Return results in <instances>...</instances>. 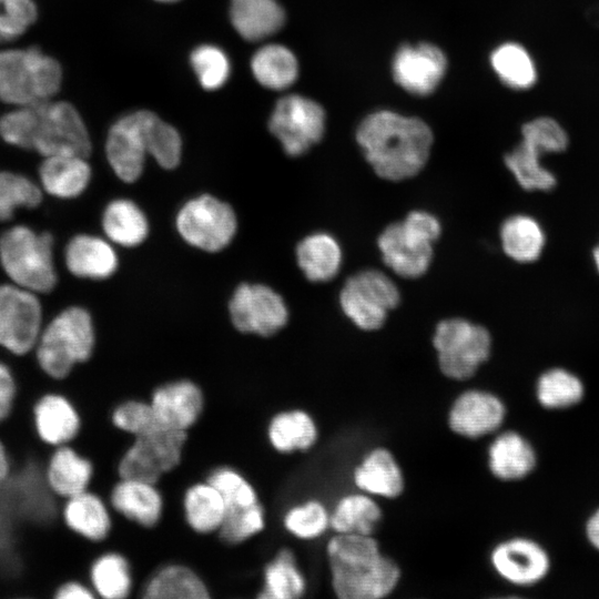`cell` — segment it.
I'll return each instance as SVG.
<instances>
[{
	"mask_svg": "<svg viewBox=\"0 0 599 599\" xmlns=\"http://www.w3.org/2000/svg\"><path fill=\"white\" fill-rule=\"evenodd\" d=\"M356 140L379 177L402 181L415 176L426 165L433 133L418 118L377 111L362 121Z\"/></svg>",
	"mask_w": 599,
	"mask_h": 599,
	"instance_id": "6da1fadb",
	"label": "cell"
},
{
	"mask_svg": "<svg viewBox=\"0 0 599 599\" xmlns=\"http://www.w3.org/2000/svg\"><path fill=\"white\" fill-rule=\"evenodd\" d=\"M0 136L9 144L43 156H89L91 140L78 110L67 101L48 100L17 106L0 118Z\"/></svg>",
	"mask_w": 599,
	"mask_h": 599,
	"instance_id": "7a4b0ae2",
	"label": "cell"
},
{
	"mask_svg": "<svg viewBox=\"0 0 599 599\" xmlns=\"http://www.w3.org/2000/svg\"><path fill=\"white\" fill-rule=\"evenodd\" d=\"M326 554L332 588L339 599H382L399 582V567L380 551L372 535L336 534Z\"/></svg>",
	"mask_w": 599,
	"mask_h": 599,
	"instance_id": "3957f363",
	"label": "cell"
},
{
	"mask_svg": "<svg viewBox=\"0 0 599 599\" xmlns=\"http://www.w3.org/2000/svg\"><path fill=\"white\" fill-rule=\"evenodd\" d=\"M95 333L90 313L71 306L41 331L34 347L41 370L52 379L67 378L75 365L87 362L94 349Z\"/></svg>",
	"mask_w": 599,
	"mask_h": 599,
	"instance_id": "277c9868",
	"label": "cell"
},
{
	"mask_svg": "<svg viewBox=\"0 0 599 599\" xmlns=\"http://www.w3.org/2000/svg\"><path fill=\"white\" fill-rule=\"evenodd\" d=\"M62 83V69L39 48L0 50V100L28 106L52 100Z\"/></svg>",
	"mask_w": 599,
	"mask_h": 599,
	"instance_id": "5b68a950",
	"label": "cell"
},
{
	"mask_svg": "<svg viewBox=\"0 0 599 599\" xmlns=\"http://www.w3.org/2000/svg\"><path fill=\"white\" fill-rule=\"evenodd\" d=\"M441 233L439 220L415 210L402 222L387 225L377 240L382 258L393 272L405 278L424 275L433 260V244Z\"/></svg>",
	"mask_w": 599,
	"mask_h": 599,
	"instance_id": "8992f818",
	"label": "cell"
},
{
	"mask_svg": "<svg viewBox=\"0 0 599 599\" xmlns=\"http://www.w3.org/2000/svg\"><path fill=\"white\" fill-rule=\"evenodd\" d=\"M53 237L17 225L0 236V263L11 281L35 294L49 293L57 284Z\"/></svg>",
	"mask_w": 599,
	"mask_h": 599,
	"instance_id": "52a82bcc",
	"label": "cell"
},
{
	"mask_svg": "<svg viewBox=\"0 0 599 599\" xmlns=\"http://www.w3.org/2000/svg\"><path fill=\"white\" fill-rule=\"evenodd\" d=\"M433 345L440 372L448 378L466 380L489 358L491 336L479 324L451 317L437 324Z\"/></svg>",
	"mask_w": 599,
	"mask_h": 599,
	"instance_id": "ba28073f",
	"label": "cell"
},
{
	"mask_svg": "<svg viewBox=\"0 0 599 599\" xmlns=\"http://www.w3.org/2000/svg\"><path fill=\"white\" fill-rule=\"evenodd\" d=\"M400 293L397 285L378 270H363L346 280L339 305L354 325L363 331L380 328L390 311L398 306Z\"/></svg>",
	"mask_w": 599,
	"mask_h": 599,
	"instance_id": "9c48e42d",
	"label": "cell"
},
{
	"mask_svg": "<svg viewBox=\"0 0 599 599\" xmlns=\"http://www.w3.org/2000/svg\"><path fill=\"white\" fill-rule=\"evenodd\" d=\"M175 225L187 244L205 252H219L234 238L237 220L226 202L202 194L183 204L176 214Z\"/></svg>",
	"mask_w": 599,
	"mask_h": 599,
	"instance_id": "30bf717a",
	"label": "cell"
},
{
	"mask_svg": "<svg viewBox=\"0 0 599 599\" xmlns=\"http://www.w3.org/2000/svg\"><path fill=\"white\" fill-rule=\"evenodd\" d=\"M133 438L119 461V476L156 484L180 464L187 434L160 427Z\"/></svg>",
	"mask_w": 599,
	"mask_h": 599,
	"instance_id": "8fae6325",
	"label": "cell"
},
{
	"mask_svg": "<svg viewBox=\"0 0 599 599\" xmlns=\"http://www.w3.org/2000/svg\"><path fill=\"white\" fill-rule=\"evenodd\" d=\"M268 129L287 155L300 156L322 140L325 111L316 101L306 97L285 95L276 102Z\"/></svg>",
	"mask_w": 599,
	"mask_h": 599,
	"instance_id": "7c38bea8",
	"label": "cell"
},
{
	"mask_svg": "<svg viewBox=\"0 0 599 599\" xmlns=\"http://www.w3.org/2000/svg\"><path fill=\"white\" fill-rule=\"evenodd\" d=\"M42 309L35 293L16 284L0 285V346L17 356L34 349Z\"/></svg>",
	"mask_w": 599,
	"mask_h": 599,
	"instance_id": "4fadbf2b",
	"label": "cell"
},
{
	"mask_svg": "<svg viewBox=\"0 0 599 599\" xmlns=\"http://www.w3.org/2000/svg\"><path fill=\"white\" fill-rule=\"evenodd\" d=\"M229 312L237 331L263 337L276 334L288 321L285 301L264 284L238 285L230 300Z\"/></svg>",
	"mask_w": 599,
	"mask_h": 599,
	"instance_id": "5bb4252c",
	"label": "cell"
},
{
	"mask_svg": "<svg viewBox=\"0 0 599 599\" xmlns=\"http://www.w3.org/2000/svg\"><path fill=\"white\" fill-rule=\"evenodd\" d=\"M148 110H136L119 118L109 129L105 154L114 174L126 183L136 181L148 153L145 122Z\"/></svg>",
	"mask_w": 599,
	"mask_h": 599,
	"instance_id": "9a60e30c",
	"label": "cell"
},
{
	"mask_svg": "<svg viewBox=\"0 0 599 599\" xmlns=\"http://www.w3.org/2000/svg\"><path fill=\"white\" fill-rule=\"evenodd\" d=\"M444 52L430 43L404 44L394 55L392 71L395 82L414 95H428L445 75Z\"/></svg>",
	"mask_w": 599,
	"mask_h": 599,
	"instance_id": "2e32d148",
	"label": "cell"
},
{
	"mask_svg": "<svg viewBox=\"0 0 599 599\" xmlns=\"http://www.w3.org/2000/svg\"><path fill=\"white\" fill-rule=\"evenodd\" d=\"M494 570L516 586H530L542 580L549 571L547 551L536 541L516 537L499 542L490 554Z\"/></svg>",
	"mask_w": 599,
	"mask_h": 599,
	"instance_id": "e0dca14e",
	"label": "cell"
},
{
	"mask_svg": "<svg viewBox=\"0 0 599 599\" xmlns=\"http://www.w3.org/2000/svg\"><path fill=\"white\" fill-rule=\"evenodd\" d=\"M505 415V405L495 394L470 389L454 400L448 414V425L457 435L479 438L496 432Z\"/></svg>",
	"mask_w": 599,
	"mask_h": 599,
	"instance_id": "ac0fdd59",
	"label": "cell"
},
{
	"mask_svg": "<svg viewBox=\"0 0 599 599\" xmlns=\"http://www.w3.org/2000/svg\"><path fill=\"white\" fill-rule=\"evenodd\" d=\"M150 404L161 426L187 432L202 414L204 398L195 383L179 379L156 387Z\"/></svg>",
	"mask_w": 599,
	"mask_h": 599,
	"instance_id": "d6986e66",
	"label": "cell"
},
{
	"mask_svg": "<svg viewBox=\"0 0 599 599\" xmlns=\"http://www.w3.org/2000/svg\"><path fill=\"white\" fill-rule=\"evenodd\" d=\"M32 424L39 440L54 448L70 444L78 436L81 417L67 396L49 392L33 403Z\"/></svg>",
	"mask_w": 599,
	"mask_h": 599,
	"instance_id": "ffe728a7",
	"label": "cell"
},
{
	"mask_svg": "<svg viewBox=\"0 0 599 599\" xmlns=\"http://www.w3.org/2000/svg\"><path fill=\"white\" fill-rule=\"evenodd\" d=\"M94 474L91 460L73 447H54L43 470V479L50 493L67 499L88 490Z\"/></svg>",
	"mask_w": 599,
	"mask_h": 599,
	"instance_id": "44dd1931",
	"label": "cell"
},
{
	"mask_svg": "<svg viewBox=\"0 0 599 599\" xmlns=\"http://www.w3.org/2000/svg\"><path fill=\"white\" fill-rule=\"evenodd\" d=\"M110 502L116 512L145 528L155 526L163 512V497L155 484L135 478L120 477Z\"/></svg>",
	"mask_w": 599,
	"mask_h": 599,
	"instance_id": "7402d4cb",
	"label": "cell"
},
{
	"mask_svg": "<svg viewBox=\"0 0 599 599\" xmlns=\"http://www.w3.org/2000/svg\"><path fill=\"white\" fill-rule=\"evenodd\" d=\"M68 270L78 277L104 280L118 268L114 248L101 237L79 234L73 236L64 252Z\"/></svg>",
	"mask_w": 599,
	"mask_h": 599,
	"instance_id": "603a6c76",
	"label": "cell"
},
{
	"mask_svg": "<svg viewBox=\"0 0 599 599\" xmlns=\"http://www.w3.org/2000/svg\"><path fill=\"white\" fill-rule=\"evenodd\" d=\"M355 486L370 496L396 498L404 490L403 471L393 454L382 447L367 453L353 473Z\"/></svg>",
	"mask_w": 599,
	"mask_h": 599,
	"instance_id": "cb8c5ba5",
	"label": "cell"
},
{
	"mask_svg": "<svg viewBox=\"0 0 599 599\" xmlns=\"http://www.w3.org/2000/svg\"><path fill=\"white\" fill-rule=\"evenodd\" d=\"M85 159L79 154L44 156L39 170L44 191L60 199H73L83 193L92 175Z\"/></svg>",
	"mask_w": 599,
	"mask_h": 599,
	"instance_id": "d4e9b609",
	"label": "cell"
},
{
	"mask_svg": "<svg viewBox=\"0 0 599 599\" xmlns=\"http://www.w3.org/2000/svg\"><path fill=\"white\" fill-rule=\"evenodd\" d=\"M230 20L244 40L254 42L278 32L285 11L277 0H231Z\"/></svg>",
	"mask_w": 599,
	"mask_h": 599,
	"instance_id": "484cf974",
	"label": "cell"
},
{
	"mask_svg": "<svg viewBox=\"0 0 599 599\" xmlns=\"http://www.w3.org/2000/svg\"><path fill=\"white\" fill-rule=\"evenodd\" d=\"M536 453L520 434L508 430L499 434L488 448V467L500 480H518L536 467Z\"/></svg>",
	"mask_w": 599,
	"mask_h": 599,
	"instance_id": "4316f807",
	"label": "cell"
},
{
	"mask_svg": "<svg viewBox=\"0 0 599 599\" xmlns=\"http://www.w3.org/2000/svg\"><path fill=\"white\" fill-rule=\"evenodd\" d=\"M64 500L61 516L67 528L94 542L108 537L112 527L111 516L98 495L88 489Z\"/></svg>",
	"mask_w": 599,
	"mask_h": 599,
	"instance_id": "83f0119b",
	"label": "cell"
},
{
	"mask_svg": "<svg viewBox=\"0 0 599 599\" xmlns=\"http://www.w3.org/2000/svg\"><path fill=\"white\" fill-rule=\"evenodd\" d=\"M298 267L307 280L324 283L333 280L341 270L343 253L337 240L325 232L305 236L296 246Z\"/></svg>",
	"mask_w": 599,
	"mask_h": 599,
	"instance_id": "f1b7e54d",
	"label": "cell"
},
{
	"mask_svg": "<svg viewBox=\"0 0 599 599\" xmlns=\"http://www.w3.org/2000/svg\"><path fill=\"white\" fill-rule=\"evenodd\" d=\"M145 599H206L210 590L203 579L190 567L170 564L158 569L146 581Z\"/></svg>",
	"mask_w": 599,
	"mask_h": 599,
	"instance_id": "f546056e",
	"label": "cell"
},
{
	"mask_svg": "<svg viewBox=\"0 0 599 599\" xmlns=\"http://www.w3.org/2000/svg\"><path fill=\"white\" fill-rule=\"evenodd\" d=\"M499 235L504 253L517 263L536 262L546 245L542 226L528 214L507 217L500 226Z\"/></svg>",
	"mask_w": 599,
	"mask_h": 599,
	"instance_id": "4dcf8cb0",
	"label": "cell"
},
{
	"mask_svg": "<svg viewBox=\"0 0 599 599\" xmlns=\"http://www.w3.org/2000/svg\"><path fill=\"white\" fill-rule=\"evenodd\" d=\"M183 510L187 525L197 534L219 531L226 514L223 496L210 481L190 486L183 496Z\"/></svg>",
	"mask_w": 599,
	"mask_h": 599,
	"instance_id": "1f68e13d",
	"label": "cell"
},
{
	"mask_svg": "<svg viewBox=\"0 0 599 599\" xmlns=\"http://www.w3.org/2000/svg\"><path fill=\"white\" fill-rule=\"evenodd\" d=\"M317 435L314 419L302 409L277 413L267 427V437L272 447L282 454L309 449L315 444Z\"/></svg>",
	"mask_w": 599,
	"mask_h": 599,
	"instance_id": "d6a6232c",
	"label": "cell"
},
{
	"mask_svg": "<svg viewBox=\"0 0 599 599\" xmlns=\"http://www.w3.org/2000/svg\"><path fill=\"white\" fill-rule=\"evenodd\" d=\"M251 70L255 80L270 90H285L298 77V62L285 45L268 43L261 47L251 59Z\"/></svg>",
	"mask_w": 599,
	"mask_h": 599,
	"instance_id": "836d02e7",
	"label": "cell"
},
{
	"mask_svg": "<svg viewBox=\"0 0 599 599\" xmlns=\"http://www.w3.org/2000/svg\"><path fill=\"white\" fill-rule=\"evenodd\" d=\"M382 519V509L366 493L343 496L329 517V527L341 535L370 536Z\"/></svg>",
	"mask_w": 599,
	"mask_h": 599,
	"instance_id": "e575fe53",
	"label": "cell"
},
{
	"mask_svg": "<svg viewBox=\"0 0 599 599\" xmlns=\"http://www.w3.org/2000/svg\"><path fill=\"white\" fill-rule=\"evenodd\" d=\"M102 227L111 242L125 247L140 245L149 233L145 214L128 199L113 200L105 206Z\"/></svg>",
	"mask_w": 599,
	"mask_h": 599,
	"instance_id": "d590c367",
	"label": "cell"
},
{
	"mask_svg": "<svg viewBox=\"0 0 599 599\" xmlns=\"http://www.w3.org/2000/svg\"><path fill=\"white\" fill-rule=\"evenodd\" d=\"M306 591V580L294 554L281 549L267 562L263 571V585L257 597L261 599H297Z\"/></svg>",
	"mask_w": 599,
	"mask_h": 599,
	"instance_id": "8d00e7d4",
	"label": "cell"
},
{
	"mask_svg": "<svg viewBox=\"0 0 599 599\" xmlns=\"http://www.w3.org/2000/svg\"><path fill=\"white\" fill-rule=\"evenodd\" d=\"M91 588L104 599H124L132 590V573L126 558L119 552L99 556L90 567Z\"/></svg>",
	"mask_w": 599,
	"mask_h": 599,
	"instance_id": "74e56055",
	"label": "cell"
},
{
	"mask_svg": "<svg viewBox=\"0 0 599 599\" xmlns=\"http://www.w3.org/2000/svg\"><path fill=\"white\" fill-rule=\"evenodd\" d=\"M491 67L500 81L515 90H526L537 80L536 65L528 51L520 44L507 42L490 55Z\"/></svg>",
	"mask_w": 599,
	"mask_h": 599,
	"instance_id": "f35d334b",
	"label": "cell"
},
{
	"mask_svg": "<svg viewBox=\"0 0 599 599\" xmlns=\"http://www.w3.org/2000/svg\"><path fill=\"white\" fill-rule=\"evenodd\" d=\"M538 402L548 409H561L578 404L583 397V384L573 373L555 367L544 372L536 387Z\"/></svg>",
	"mask_w": 599,
	"mask_h": 599,
	"instance_id": "ab89813d",
	"label": "cell"
},
{
	"mask_svg": "<svg viewBox=\"0 0 599 599\" xmlns=\"http://www.w3.org/2000/svg\"><path fill=\"white\" fill-rule=\"evenodd\" d=\"M148 153L166 170L176 167L182 155V139L177 130L148 110L145 122Z\"/></svg>",
	"mask_w": 599,
	"mask_h": 599,
	"instance_id": "60d3db41",
	"label": "cell"
},
{
	"mask_svg": "<svg viewBox=\"0 0 599 599\" xmlns=\"http://www.w3.org/2000/svg\"><path fill=\"white\" fill-rule=\"evenodd\" d=\"M568 134L552 118L539 116L521 126L519 143L530 154L541 159L547 153H560L568 146Z\"/></svg>",
	"mask_w": 599,
	"mask_h": 599,
	"instance_id": "b9f144b4",
	"label": "cell"
},
{
	"mask_svg": "<svg viewBox=\"0 0 599 599\" xmlns=\"http://www.w3.org/2000/svg\"><path fill=\"white\" fill-rule=\"evenodd\" d=\"M504 161L518 184L526 191H550L557 183L555 174L542 165L541 159L530 154L519 144L505 155Z\"/></svg>",
	"mask_w": 599,
	"mask_h": 599,
	"instance_id": "7bdbcfd3",
	"label": "cell"
},
{
	"mask_svg": "<svg viewBox=\"0 0 599 599\" xmlns=\"http://www.w3.org/2000/svg\"><path fill=\"white\" fill-rule=\"evenodd\" d=\"M42 199L40 187L22 174L0 171V222L12 217L19 207H35Z\"/></svg>",
	"mask_w": 599,
	"mask_h": 599,
	"instance_id": "ee69618b",
	"label": "cell"
},
{
	"mask_svg": "<svg viewBox=\"0 0 599 599\" xmlns=\"http://www.w3.org/2000/svg\"><path fill=\"white\" fill-rule=\"evenodd\" d=\"M190 62L203 89L215 91L227 82L231 62L221 48L201 44L191 52Z\"/></svg>",
	"mask_w": 599,
	"mask_h": 599,
	"instance_id": "f6af8a7d",
	"label": "cell"
},
{
	"mask_svg": "<svg viewBox=\"0 0 599 599\" xmlns=\"http://www.w3.org/2000/svg\"><path fill=\"white\" fill-rule=\"evenodd\" d=\"M331 514L316 499H311L287 509L283 524L285 529L300 539L309 540L322 536L329 527Z\"/></svg>",
	"mask_w": 599,
	"mask_h": 599,
	"instance_id": "bcb514c9",
	"label": "cell"
},
{
	"mask_svg": "<svg viewBox=\"0 0 599 599\" xmlns=\"http://www.w3.org/2000/svg\"><path fill=\"white\" fill-rule=\"evenodd\" d=\"M206 480L215 486L223 496L226 511L248 508L260 502L253 485L232 467L215 468Z\"/></svg>",
	"mask_w": 599,
	"mask_h": 599,
	"instance_id": "7dc6e473",
	"label": "cell"
},
{
	"mask_svg": "<svg viewBox=\"0 0 599 599\" xmlns=\"http://www.w3.org/2000/svg\"><path fill=\"white\" fill-rule=\"evenodd\" d=\"M265 527V511L261 502L248 508L226 511L219 536L229 545L242 544Z\"/></svg>",
	"mask_w": 599,
	"mask_h": 599,
	"instance_id": "c3c4849f",
	"label": "cell"
},
{
	"mask_svg": "<svg viewBox=\"0 0 599 599\" xmlns=\"http://www.w3.org/2000/svg\"><path fill=\"white\" fill-rule=\"evenodd\" d=\"M112 424L133 437L153 432L161 426L150 402L129 399L119 404L111 414Z\"/></svg>",
	"mask_w": 599,
	"mask_h": 599,
	"instance_id": "681fc988",
	"label": "cell"
},
{
	"mask_svg": "<svg viewBox=\"0 0 599 599\" xmlns=\"http://www.w3.org/2000/svg\"><path fill=\"white\" fill-rule=\"evenodd\" d=\"M38 17L33 0H0V42L22 35Z\"/></svg>",
	"mask_w": 599,
	"mask_h": 599,
	"instance_id": "f907efd6",
	"label": "cell"
},
{
	"mask_svg": "<svg viewBox=\"0 0 599 599\" xmlns=\"http://www.w3.org/2000/svg\"><path fill=\"white\" fill-rule=\"evenodd\" d=\"M18 398V384L8 365L0 361V425L13 414Z\"/></svg>",
	"mask_w": 599,
	"mask_h": 599,
	"instance_id": "816d5d0a",
	"label": "cell"
},
{
	"mask_svg": "<svg viewBox=\"0 0 599 599\" xmlns=\"http://www.w3.org/2000/svg\"><path fill=\"white\" fill-rule=\"evenodd\" d=\"M53 597L55 599H92L95 593L92 588L79 581L69 580L57 587Z\"/></svg>",
	"mask_w": 599,
	"mask_h": 599,
	"instance_id": "f5cc1de1",
	"label": "cell"
},
{
	"mask_svg": "<svg viewBox=\"0 0 599 599\" xmlns=\"http://www.w3.org/2000/svg\"><path fill=\"white\" fill-rule=\"evenodd\" d=\"M12 475L11 456L4 441L0 438V488H2Z\"/></svg>",
	"mask_w": 599,
	"mask_h": 599,
	"instance_id": "db71d44e",
	"label": "cell"
},
{
	"mask_svg": "<svg viewBox=\"0 0 599 599\" xmlns=\"http://www.w3.org/2000/svg\"><path fill=\"white\" fill-rule=\"evenodd\" d=\"M586 536L592 547L599 551V508L587 520Z\"/></svg>",
	"mask_w": 599,
	"mask_h": 599,
	"instance_id": "11a10c76",
	"label": "cell"
},
{
	"mask_svg": "<svg viewBox=\"0 0 599 599\" xmlns=\"http://www.w3.org/2000/svg\"><path fill=\"white\" fill-rule=\"evenodd\" d=\"M592 258H593L596 270L599 274V244L592 251Z\"/></svg>",
	"mask_w": 599,
	"mask_h": 599,
	"instance_id": "9f6ffc18",
	"label": "cell"
},
{
	"mask_svg": "<svg viewBox=\"0 0 599 599\" xmlns=\"http://www.w3.org/2000/svg\"><path fill=\"white\" fill-rule=\"evenodd\" d=\"M158 2H163V3H172V2H176L179 0H155Z\"/></svg>",
	"mask_w": 599,
	"mask_h": 599,
	"instance_id": "6f0895ef",
	"label": "cell"
}]
</instances>
